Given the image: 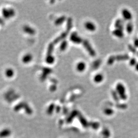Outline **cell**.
Returning a JSON list of instances; mask_svg holds the SVG:
<instances>
[{"label": "cell", "mask_w": 138, "mask_h": 138, "mask_svg": "<svg viewBox=\"0 0 138 138\" xmlns=\"http://www.w3.org/2000/svg\"><path fill=\"white\" fill-rule=\"evenodd\" d=\"M82 43H83V46H84V48L86 50V51L88 52V53L92 57L96 56V52L92 48L91 45H90L89 42L87 41L86 40H84Z\"/></svg>", "instance_id": "7a4b0ae2"}, {"label": "cell", "mask_w": 138, "mask_h": 138, "mask_svg": "<svg viewBox=\"0 0 138 138\" xmlns=\"http://www.w3.org/2000/svg\"><path fill=\"white\" fill-rule=\"evenodd\" d=\"M14 74V70L11 68L6 69L5 72V75L8 78H11L13 77Z\"/></svg>", "instance_id": "9a60e30c"}, {"label": "cell", "mask_w": 138, "mask_h": 138, "mask_svg": "<svg viewBox=\"0 0 138 138\" xmlns=\"http://www.w3.org/2000/svg\"><path fill=\"white\" fill-rule=\"evenodd\" d=\"M116 90L121 99L123 100L126 99L127 96L126 94V89L124 85L121 83H118L116 86Z\"/></svg>", "instance_id": "6da1fadb"}, {"label": "cell", "mask_w": 138, "mask_h": 138, "mask_svg": "<svg viewBox=\"0 0 138 138\" xmlns=\"http://www.w3.org/2000/svg\"><path fill=\"white\" fill-rule=\"evenodd\" d=\"M129 64L131 66H134L136 65V64H137L136 59L135 58H131L129 61Z\"/></svg>", "instance_id": "603a6c76"}, {"label": "cell", "mask_w": 138, "mask_h": 138, "mask_svg": "<svg viewBox=\"0 0 138 138\" xmlns=\"http://www.w3.org/2000/svg\"><path fill=\"white\" fill-rule=\"evenodd\" d=\"M53 50H54V44L53 43H51L48 46L47 55H52V53L53 51Z\"/></svg>", "instance_id": "ffe728a7"}, {"label": "cell", "mask_w": 138, "mask_h": 138, "mask_svg": "<svg viewBox=\"0 0 138 138\" xmlns=\"http://www.w3.org/2000/svg\"><path fill=\"white\" fill-rule=\"evenodd\" d=\"M54 61H55V58L52 55H47L46 58V62L48 64H52L54 62Z\"/></svg>", "instance_id": "ac0fdd59"}, {"label": "cell", "mask_w": 138, "mask_h": 138, "mask_svg": "<svg viewBox=\"0 0 138 138\" xmlns=\"http://www.w3.org/2000/svg\"><path fill=\"white\" fill-rule=\"evenodd\" d=\"M72 27V19L71 17H69L67 20V25H66V32L68 33L71 30Z\"/></svg>", "instance_id": "5bb4252c"}, {"label": "cell", "mask_w": 138, "mask_h": 138, "mask_svg": "<svg viewBox=\"0 0 138 138\" xmlns=\"http://www.w3.org/2000/svg\"><path fill=\"white\" fill-rule=\"evenodd\" d=\"M134 46L135 47L138 48V38H136L134 40Z\"/></svg>", "instance_id": "d4e9b609"}, {"label": "cell", "mask_w": 138, "mask_h": 138, "mask_svg": "<svg viewBox=\"0 0 138 138\" xmlns=\"http://www.w3.org/2000/svg\"><path fill=\"white\" fill-rule=\"evenodd\" d=\"M67 34H68V33H67L66 32L62 33V34L60 35L59 37L56 38L55 40L54 41V43L57 44L59 42L61 41L62 40H63L67 36Z\"/></svg>", "instance_id": "8fae6325"}, {"label": "cell", "mask_w": 138, "mask_h": 138, "mask_svg": "<svg viewBox=\"0 0 138 138\" xmlns=\"http://www.w3.org/2000/svg\"><path fill=\"white\" fill-rule=\"evenodd\" d=\"M112 34L118 38H121L124 36V33L123 31L118 29H116L112 32Z\"/></svg>", "instance_id": "9c48e42d"}, {"label": "cell", "mask_w": 138, "mask_h": 138, "mask_svg": "<svg viewBox=\"0 0 138 138\" xmlns=\"http://www.w3.org/2000/svg\"><path fill=\"white\" fill-rule=\"evenodd\" d=\"M11 134V130L5 128L0 131V138H6L9 137Z\"/></svg>", "instance_id": "5b68a950"}, {"label": "cell", "mask_w": 138, "mask_h": 138, "mask_svg": "<svg viewBox=\"0 0 138 138\" xmlns=\"http://www.w3.org/2000/svg\"><path fill=\"white\" fill-rule=\"evenodd\" d=\"M116 60V58L115 56H111L108 59L107 63L109 65H112L114 63Z\"/></svg>", "instance_id": "44dd1931"}, {"label": "cell", "mask_w": 138, "mask_h": 138, "mask_svg": "<svg viewBox=\"0 0 138 138\" xmlns=\"http://www.w3.org/2000/svg\"><path fill=\"white\" fill-rule=\"evenodd\" d=\"M70 40L73 43L75 44L81 43L83 41L82 38L80 37L75 32H73L71 34L70 36Z\"/></svg>", "instance_id": "3957f363"}, {"label": "cell", "mask_w": 138, "mask_h": 138, "mask_svg": "<svg viewBox=\"0 0 138 138\" xmlns=\"http://www.w3.org/2000/svg\"><path fill=\"white\" fill-rule=\"evenodd\" d=\"M66 17L65 16H62L61 17H59L55 21V24L56 26H59L60 25L62 24L63 22L66 21Z\"/></svg>", "instance_id": "2e32d148"}, {"label": "cell", "mask_w": 138, "mask_h": 138, "mask_svg": "<svg viewBox=\"0 0 138 138\" xmlns=\"http://www.w3.org/2000/svg\"><path fill=\"white\" fill-rule=\"evenodd\" d=\"M94 81L95 82L97 83H99L101 82L104 80V76L101 74H97L94 77Z\"/></svg>", "instance_id": "7c38bea8"}, {"label": "cell", "mask_w": 138, "mask_h": 138, "mask_svg": "<svg viewBox=\"0 0 138 138\" xmlns=\"http://www.w3.org/2000/svg\"><path fill=\"white\" fill-rule=\"evenodd\" d=\"M121 14L123 18L126 20L130 21L132 18V15L131 12L126 9L122 10Z\"/></svg>", "instance_id": "277c9868"}, {"label": "cell", "mask_w": 138, "mask_h": 138, "mask_svg": "<svg viewBox=\"0 0 138 138\" xmlns=\"http://www.w3.org/2000/svg\"><path fill=\"white\" fill-rule=\"evenodd\" d=\"M128 49L131 52H132L134 54H135L137 52L136 50L135 46H133L132 45L130 44V45H128Z\"/></svg>", "instance_id": "7402d4cb"}, {"label": "cell", "mask_w": 138, "mask_h": 138, "mask_svg": "<svg viewBox=\"0 0 138 138\" xmlns=\"http://www.w3.org/2000/svg\"><path fill=\"white\" fill-rule=\"evenodd\" d=\"M137 55H138V52H137Z\"/></svg>", "instance_id": "4316f807"}, {"label": "cell", "mask_w": 138, "mask_h": 138, "mask_svg": "<svg viewBox=\"0 0 138 138\" xmlns=\"http://www.w3.org/2000/svg\"><path fill=\"white\" fill-rule=\"evenodd\" d=\"M100 61L99 60H97L96 62L94 63L93 65L94 69H97V68H98V67H99L100 65Z\"/></svg>", "instance_id": "cb8c5ba5"}, {"label": "cell", "mask_w": 138, "mask_h": 138, "mask_svg": "<svg viewBox=\"0 0 138 138\" xmlns=\"http://www.w3.org/2000/svg\"><path fill=\"white\" fill-rule=\"evenodd\" d=\"M116 60L117 61L121 60H126L130 59V56L127 54L121 55H118L115 56Z\"/></svg>", "instance_id": "4fadbf2b"}, {"label": "cell", "mask_w": 138, "mask_h": 138, "mask_svg": "<svg viewBox=\"0 0 138 138\" xmlns=\"http://www.w3.org/2000/svg\"><path fill=\"white\" fill-rule=\"evenodd\" d=\"M126 31H127L128 34H131L133 30V25L131 22L130 21L128 22L126 25Z\"/></svg>", "instance_id": "e0dca14e"}, {"label": "cell", "mask_w": 138, "mask_h": 138, "mask_svg": "<svg viewBox=\"0 0 138 138\" xmlns=\"http://www.w3.org/2000/svg\"><path fill=\"white\" fill-rule=\"evenodd\" d=\"M135 68L136 70L138 72V63H137V64H136V65L135 66Z\"/></svg>", "instance_id": "484cf974"}, {"label": "cell", "mask_w": 138, "mask_h": 138, "mask_svg": "<svg viewBox=\"0 0 138 138\" xmlns=\"http://www.w3.org/2000/svg\"><path fill=\"white\" fill-rule=\"evenodd\" d=\"M68 46V42L66 40H63L61 44H60V49L61 51H64L66 50V49L67 48Z\"/></svg>", "instance_id": "d6986e66"}, {"label": "cell", "mask_w": 138, "mask_h": 138, "mask_svg": "<svg viewBox=\"0 0 138 138\" xmlns=\"http://www.w3.org/2000/svg\"><path fill=\"white\" fill-rule=\"evenodd\" d=\"M76 69L79 72H83L86 68V64L83 61L78 63L76 65Z\"/></svg>", "instance_id": "ba28073f"}, {"label": "cell", "mask_w": 138, "mask_h": 138, "mask_svg": "<svg viewBox=\"0 0 138 138\" xmlns=\"http://www.w3.org/2000/svg\"><path fill=\"white\" fill-rule=\"evenodd\" d=\"M33 59L32 56L30 54H27L24 55L22 58L23 62L25 64H27L28 63L30 62Z\"/></svg>", "instance_id": "30bf717a"}, {"label": "cell", "mask_w": 138, "mask_h": 138, "mask_svg": "<svg viewBox=\"0 0 138 138\" xmlns=\"http://www.w3.org/2000/svg\"><path fill=\"white\" fill-rule=\"evenodd\" d=\"M85 27L87 30L90 31H95L96 30V26L91 21H87L85 23Z\"/></svg>", "instance_id": "8992f818"}, {"label": "cell", "mask_w": 138, "mask_h": 138, "mask_svg": "<svg viewBox=\"0 0 138 138\" xmlns=\"http://www.w3.org/2000/svg\"><path fill=\"white\" fill-rule=\"evenodd\" d=\"M124 21L121 19H118L115 21V27L116 29H118L123 31L124 28Z\"/></svg>", "instance_id": "52a82bcc"}]
</instances>
